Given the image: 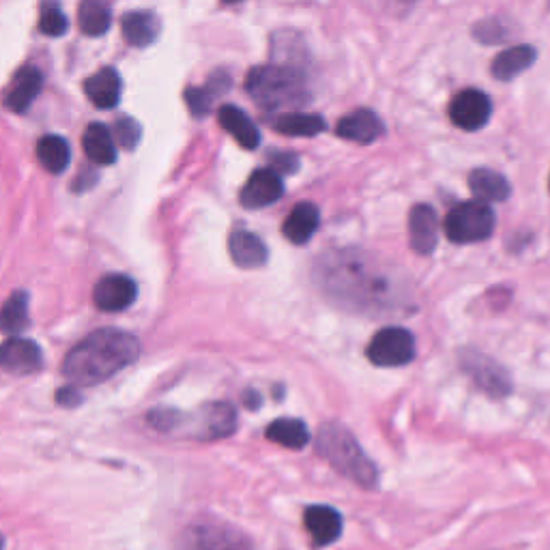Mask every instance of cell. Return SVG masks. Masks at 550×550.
<instances>
[{
  "instance_id": "cell-1",
  "label": "cell",
  "mask_w": 550,
  "mask_h": 550,
  "mask_svg": "<svg viewBox=\"0 0 550 550\" xmlns=\"http://www.w3.org/2000/svg\"><path fill=\"white\" fill-rule=\"evenodd\" d=\"M140 353V344L132 334L119 329H99L86 336L63 361V374L69 383L91 387L108 381L127 368Z\"/></svg>"
},
{
  "instance_id": "cell-2",
  "label": "cell",
  "mask_w": 550,
  "mask_h": 550,
  "mask_svg": "<svg viewBox=\"0 0 550 550\" xmlns=\"http://www.w3.org/2000/svg\"><path fill=\"white\" fill-rule=\"evenodd\" d=\"M325 291L338 299L353 297L355 308H392L394 306V282L389 273L374 269L368 256L359 252H336L321 267Z\"/></svg>"
},
{
  "instance_id": "cell-3",
  "label": "cell",
  "mask_w": 550,
  "mask_h": 550,
  "mask_svg": "<svg viewBox=\"0 0 550 550\" xmlns=\"http://www.w3.org/2000/svg\"><path fill=\"white\" fill-rule=\"evenodd\" d=\"M245 89L260 108L267 110L299 112L312 99L301 69L284 65L254 67L245 78Z\"/></svg>"
},
{
  "instance_id": "cell-4",
  "label": "cell",
  "mask_w": 550,
  "mask_h": 550,
  "mask_svg": "<svg viewBox=\"0 0 550 550\" xmlns=\"http://www.w3.org/2000/svg\"><path fill=\"white\" fill-rule=\"evenodd\" d=\"M316 452L321 454L331 467L338 469L349 480L364 488H374L379 482V473L370 458L361 450L353 434L340 424H325L318 432Z\"/></svg>"
},
{
  "instance_id": "cell-5",
  "label": "cell",
  "mask_w": 550,
  "mask_h": 550,
  "mask_svg": "<svg viewBox=\"0 0 550 550\" xmlns=\"http://www.w3.org/2000/svg\"><path fill=\"white\" fill-rule=\"evenodd\" d=\"M495 233V211L480 200L454 207L445 217V235L452 243H480Z\"/></svg>"
},
{
  "instance_id": "cell-6",
  "label": "cell",
  "mask_w": 550,
  "mask_h": 550,
  "mask_svg": "<svg viewBox=\"0 0 550 550\" xmlns=\"http://www.w3.org/2000/svg\"><path fill=\"white\" fill-rule=\"evenodd\" d=\"M366 355L379 368L407 366L415 357V338L404 327H385L376 331L368 344Z\"/></svg>"
},
{
  "instance_id": "cell-7",
  "label": "cell",
  "mask_w": 550,
  "mask_h": 550,
  "mask_svg": "<svg viewBox=\"0 0 550 550\" xmlns=\"http://www.w3.org/2000/svg\"><path fill=\"white\" fill-rule=\"evenodd\" d=\"M460 364L471 374L475 385L492 398H503L512 392L510 374L505 372L495 359L482 355L480 351L467 349L460 353Z\"/></svg>"
},
{
  "instance_id": "cell-8",
  "label": "cell",
  "mask_w": 550,
  "mask_h": 550,
  "mask_svg": "<svg viewBox=\"0 0 550 550\" xmlns=\"http://www.w3.org/2000/svg\"><path fill=\"white\" fill-rule=\"evenodd\" d=\"M492 114V104L486 93L477 89H467L458 93L450 104V119L456 127L465 132H477L482 129Z\"/></svg>"
},
{
  "instance_id": "cell-9",
  "label": "cell",
  "mask_w": 550,
  "mask_h": 550,
  "mask_svg": "<svg viewBox=\"0 0 550 550\" xmlns=\"http://www.w3.org/2000/svg\"><path fill=\"white\" fill-rule=\"evenodd\" d=\"M138 295V286L132 278L121 273H112L101 278L93 291V301L104 312H121L132 306Z\"/></svg>"
},
{
  "instance_id": "cell-10",
  "label": "cell",
  "mask_w": 550,
  "mask_h": 550,
  "mask_svg": "<svg viewBox=\"0 0 550 550\" xmlns=\"http://www.w3.org/2000/svg\"><path fill=\"white\" fill-rule=\"evenodd\" d=\"M284 194L282 177L275 175L271 168H258L241 190V205L245 209H263L278 202Z\"/></svg>"
},
{
  "instance_id": "cell-11",
  "label": "cell",
  "mask_w": 550,
  "mask_h": 550,
  "mask_svg": "<svg viewBox=\"0 0 550 550\" xmlns=\"http://www.w3.org/2000/svg\"><path fill=\"white\" fill-rule=\"evenodd\" d=\"M183 550H252V546L235 531L217 525H200L187 531Z\"/></svg>"
},
{
  "instance_id": "cell-12",
  "label": "cell",
  "mask_w": 550,
  "mask_h": 550,
  "mask_svg": "<svg viewBox=\"0 0 550 550\" xmlns=\"http://www.w3.org/2000/svg\"><path fill=\"white\" fill-rule=\"evenodd\" d=\"M409 237H411V248L428 256L437 248L439 241V217L434 213L430 205H415L409 215Z\"/></svg>"
},
{
  "instance_id": "cell-13",
  "label": "cell",
  "mask_w": 550,
  "mask_h": 550,
  "mask_svg": "<svg viewBox=\"0 0 550 550\" xmlns=\"http://www.w3.org/2000/svg\"><path fill=\"white\" fill-rule=\"evenodd\" d=\"M336 132L344 140L359 142V144H370V142L379 140L385 134V125L372 110L361 108V110L346 114V117L338 123Z\"/></svg>"
},
{
  "instance_id": "cell-14",
  "label": "cell",
  "mask_w": 550,
  "mask_h": 550,
  "mask_svg": "<svg viewBox=\"0 0 550 550\" xmlns=\"http://www.w3.org/2000/svg\"><path fill=\"white\" fill-rule=\"evenodd\" d=\"M41 349L24 338H9L3 346H0V366L9 372L28 374L41 368Z\"/></svg>"
},
{
  "instance_id": "cell-15",
  "label": "cell",
  "mask_w": 550,
  "mask_h": 550,
  "mask_svg": "<svg viewBox=\"0 0 550 550\" xmlns=\"http://www.w3.org/2000/svg\"><path fill=\"white\" fill-rule=\"evenodd\" d=\"M306 529L316 546H329L336 542L342 533V516L327 505H312L306 510Z\"/></svg>"
},
{
  "instance_id": "cell-16",
  "label": "cell",
  "mask_w": 550,
  "mask_h": 550,
  "mask_svg": "<svg viewBox=\"0 0 550 550\" xmlns=\"http://www.w3.org/2000/svg\"><path fill=\"white\" fill-rule=\"evenodd\" d=\"M41 86H43V76L39 69L35 67L20 69L5 93V106L13 112L28 110V106H31L35 97L41 93Z\"/></svg>"
},
{
  "instance_id": "cell-17",
  "label": "cell",
  "mask_w": 550,
  "mask_h": 550,
  "mask_svg": "<svg viewBox=\"0 0 550 550\" xmlns=\"http://www.w3.org/2000/svg\"><path fill=\"white\" fill-rule=\"evenodd\" d=\"M228 250L241 269H258L267 263V248L250 230H235L228 239Z\"/></svg>"
},
{
  "instance_id": "cell-18",
  "label": "cell",
  "mask_w": 550,
  "mask_h": 550,
  "mask_svg": "<svg viewBox=\"0 0 550 550\" xmlns=\"http://www.w3.org/2000/svg\"><path fill=\"white\" fill-rule=\"evenodd\" d=\"M318 222H321V213H318V209L312 202H301V205H297L291 211V215L286 217L282 233L291 243L306 245L318 230Z\"/></svg>"
},
{
  "instance_id": "cell-19",
  "label": "cell",
  "mask_w": 550,
  "mask_h": 550,
  "mask_svg": "<svg viewBox=\"0 0 550 550\" xmlns=\"http://www.w3.org/2000/svg\"><path fill=\"white\" fill-rule=\"evenodd\" d=\"M84 93L97 108H114L121 99V78L114 69L106 67L84 82Z\"/></svg>"
},
{
  "instance_id": "cell-20",
  "label": "cell",
  "mask_w": 550,
  "mask_h": 550,
  "mask_svg": "<svg viewBox=\"0 0 550 550\" xmlns=\"http://www.w3.org/2000/svg\"><path fill=\"white\" fill-rule=\"evenodd\" d=\"M217 119L226 132L233 136L243 149H256L260 144V132L252 119L237 106H222L217 112Z\"/></svg>"
},
{
  "instance_id": "cell-21",
  "label": "cell",
  "mask_w": 550,
  "mask_h": 550,
  "mask_svg": "<svg viewBox=\"0 0 550 550\" xmlns=\"http://www.w3.org/2000/svg\"><path fill=\"white\" fill-rule=\"evenodd\" d=\"M82 147L93 164L110 166L117 162V142H114L112 132L106 125L93 123L86 127L84 138H82Z\"/></svg>"
},
{
  "instance_id": "cell-22",
  "label": "cell",
  "mask_w": 550,
  "mask_h": 550,
  "mask_svg": "<svg viewBox=\"0 0 550 550\" xmlns=\"http://www.w3.org/2000/svg\"><path fill=\"white\" fill-rule=\"evenodd\" d=\"M535 59H538V52H535V48L514 46V48H508L505 52H501L497 59L492 61L490 71L497 80L508 82V80H514L516 76L523 74V71H527L535 63Z\"/></svg>"
},
{
  "instance_id": "cell-23",
  "label": "cell",
  "mask_w": 550,
  "mask_h": 550,
  "mask_svg": "<svg viewBox=\"0 0 550 550\" xmlns=\"http://www.w3.org/2000/svg\"><path fill=\"white\" fill-rule=\"evenodd\" d=\"M469 187L480 202H503L510 198V183L503 175L488 168H477L469 175Z\"/></svg>"
},
{
  "instance_id": "cell-24",
  "label": "cell",
  "mask_w": 550,
  "mask_h": 550,
  "mask_svg": "<svg viewBox=\"0 0 550 550\" xmlns=\"http://www.w3.org/2000/svg\"><path fill=\"white\" fill-rule=\"evenodd\" d=\"M271 127L275 132L286 134V136H316L327 129V123L318 114H306V112H284L280 117H273Z\"/></svg>"
},
{
  "instance_id": "cell-25",
  "label": "cell",
  "mask_w": 550,
  "mask_h": 550,
  "mask_svg": "<svg viewBox=\"0 0 550 550\" xmlns=\"http://www.w3.org/2000/svg\"><path fill=\"white\" fill-rule=\"evenodd\" d=\"M237 426V413L230 407L228 402H215L205 407L202 411V434L200 437L205 439H222L228 437L230 432Z\"/></svg>"
},
{
  "instance_id": "cell-26",
  "label": "cell",
  "mask_w": 550,
  "mask_h": 550,
  "mask_svg": "<svg viewBox=\"0 0 550 550\" xmlns=\"http://www.w3.org/2000/svg\"><path fill=\"white\" fill-rule=\"evenodd\" d=\"M159 33V22L149 11H134L127 13L123 20V35L127 43L138 48H147L157 39Z\"/></svg>"
},
{
  "instance_id": "cell-27",
  "label": "cell",
  "mask_w": 550,
  "mask_h": 550,
  "mask_svg": "<svg viewBox=\"0 0 550 550\" xmlns=\"http://www.w3.org/2000/svg\"><path fill=\"white\" fill-rule=\"evenodd\" d=\"M267 439L288 447V450H301L310 441V430L301 419H275L265 430Z\"/></svg>"
},
{
  "instance_id": "cell-28",
  "label": "cell",
  "mask_w": 550,
  "mask_h": 550,
  "mask_svg": "<svg viewBox=\"0 0 550 550\" xmlns=\"http://www.w3.org/2000/svg\"><path fill=\"white\" fill-rule=\"evenodd\" d=\"M230 89V78L228 74H224V71H220V74L211 76L209 84L202 86V89H190L185 93V99H187V106H190L194 117H205V114H209L211 106H213V99L217 95H222Z\"/></svg>"
},
{
  "instance_id": "cell-29",
  "label": "cell",
  "mask_w": 550,
  "mask_h": 550,
  "mask_svg": "<svg viewBox=\"0 0 550 550\" xmlns=\"http://www.w3.org/2000/svg\"><path fill=\"white\" fill-rule=\"evenodd\" d=\"M37 159L52 175H61L71 162L69 144L61 136H43L37 142Z\"/></svg>"
},
{
  "instance_id": "cell-30",
  "label": "cell",
  "mask_w": 550,
  "mask_h": 550,
  "mask_svg": "<svg viewBox=\"0 0 550 550\" xmlns=\"http://www.w3.org/2000/svg\"><path fill=\"white\" fill-rule=\"evenodd\" d=\"M112 22L110 7L104 3H97V0H86L78 9V26L84 35L99 37L104 35Z\"/></svg>"
},
{
  "instance_id": "cell-31",
  "label": "cell",
  "mask_w": 550,
  "mask_h": 550,
  "mask_svg": "<svg viewBox=\"0 0 550 550\" xmlns=\"http://www.w3.org/2000/svg\"><path fill=\"white\" fill-rule=\"evenodd\" d=\"M28 325V295L13 293L0 308V329L5 334H20Z\"/></svg>"
},
{
  "instance_id": "cell-32",
  "label": "cell",
  "mask_w": 550,
  "mask_h": 550,
  "mask_svg": "<svg viewBox=\"0 0 550 550\" xmlns=\"http://www.w3.org/2000/svg\"><path fill=\"white\" fill-rule=\"evenodd\" d=\"M67 16L59 5H43L39 16V31L48 37H61L67 31Z\"/></svg>"
},
{
  "instance_id": "cell-33",
  "label": "cell",
  "mask_w": 550,
  "mask_h": 550,
  "mask_svg": "<svg viewBox=\"0 0 550 550\" xmlns=\"http://www.w3.org/2000/svg\"><path fill=\"white\" fill-rule=\"evenodd\" d=\"M473 37L482 43H501L505 37H510V31L497 18H488L475 24Z\"/></svg>"
},
{
  "instance_id": "cell-34",
  "label": "cell",
  "mask_w": 550,
  "mask_h": 550,
  "mask_svg": "<svg viewBox=\"0 0 550 550\" xmlns=\"http://www.w3.org/2000/svg\"><path fill=\"white\" fill-rule=\"evenodd\" d=\"M114 142H119L123 149L127 151H132L138 140H140V127L134 119H129V117H123L117 127H114V134H112Z\"/></svg>"
},
{
  "instance_id": "cell-35",
  "label": "cell",
  "mask_w": 550,
  "mask_h": 550,
  "mask_svg": "<svg viewBox=\"0 0 550 550\" xmlns=\"http://www.w3.org/2000/svg\"><path fill=\"white\" fill-rule=\"evenodd\" d=\"M271 164L275 175H293V172L299 168V159L293 153H275L271 155Z\"/></svg>"
},
{
  "instance_id": "cell-36",
  "label": "cell",
  "mask_w": 550,
  "mask_h": 550,
  "mask_svg": "<svg viewBox=\"0 0 550 550\" xmlns=\"http://www.w3.org/2000/svg\"><path fill=\"white\" fill-rule=\"evenodd\" d=\"M245 407H250V409H258L260 407V396L256 392H245Z\"/></svg>"
},
{
  "instance_id": "cell-37",
  "label": "cell",
  "mask_w": 550,
  "mask_h": 550,
  "mask_svg": "<svg viewBox=\"0 0 550 550\" xmlns=\"http://www.w3.org/2000/svg\"><path fill=\"white\" fill-rule=\"evenodd\" d=\"M3 546H5V538H3V535H0V550H3Z\"/></svg>"
}]
</instances>
